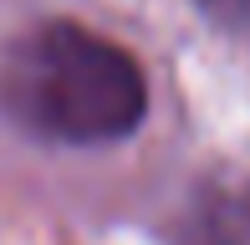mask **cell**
<instances>
[{"label":"cell","mask_w":250,"mask_h":245,"mask_svg":"<svg viewBox=\"0 0 250 245\" xmlns=\"http://www.w3.org/2000/svg\"><path fill=\"white\" fill-rule=\"evenodd\" d=\"M0 113L62 148H97L138 133L148 77L123 41L82 20H36L0 51Z\"/></svg>","instance_id":"6da1fadb"}]
</instances>
